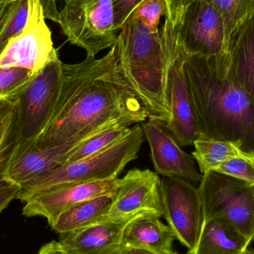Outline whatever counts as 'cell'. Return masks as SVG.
I'll return each instance as SVG.
<instances>
[{
    "label": "cell",
    "mask_w": 254,
    "mask_h": 254,
    "mask_svg": "<svg viewBox=\"0 0 254 254\" xmlns=\"http://www.w3.org/2000/svg\"><path fill=\"white\" fill-rule=\"evenodd\" d=\"M148 119L125 72L119 36L110 52L100 59L86 57L79 64H63L61 84L49 121L23 152L59 146L101 128L128 127Z\"/></svg>",
    "instance_id": "cell-1"
},
{
    "label": "cell",
    "mask_w": 254,
    "mask_h": 254,
    "mask_svg": "<svg viewBox=\"0 0 254 254\" xmlns=\"http://www.w3.org/2000/svg\"><path fill=\"white\" fill-rule=\"evenodd\" d=\"M185 74L200 138L233 140L254 153V98L228 71V53L204 57L187 52Z\"/></svg>",
    "instance_id": "cell-2"
},
{
    "label": "cell",
    "mask_w": 254,
    "mask_h": 254,
    "mask_svg": "<svg viewBox=\"0 0 254 254\" xmlns=\"http://www.w3.org/2000/svg\"><path fill=\"white\" fill-rule=\"evenodd\" d=\"M122 64L148 119L168 124L172 112L166 90L168 53L161 33H152L133 13L119 32Z\"/></svg>",
    "instance_id": "cell-3"
},
{
    "label": "cell",
    "mask_w": 254,
    "mask_h": 254,
    "mask_svg": "<svg viewBox=\"0 0 254 254\" xmlns=\"http://www.w3.org/2000/svg\"><path fill=\"white\" fill-rule=\"evenodd\" d=\"M143 140V128L135 125L127 135L107 149L91 156L65 163L24 184L17 199L25 203L34 195L55 188L115 180L130 161L137 158Z\"/></svg>",
    "instance_id": "cell-4"
},
{
    "label": "cell",
    "mask_w": 254,
    "mask_h": 254,
    "mask_svg": "<svg viewBox=\"0 0 254 254\" xmlns=\"http://www.w3.org/2000/svg\"><path fill=\"white\" fill-rule=\"evenodd\" d=\"M159 31L168 53L166 90L172 119L166 127L181 146H191L201 137L185 74L187 52L176 27L168 19L165 18V22Z\"/></svg>",
    "instance_id": "cell-5"
},
{
    "label": "cell",
    "mask_w": 254,
    "mask_h": 254,
    "mask_svg": "<svg viewBox=\"0 0 254 254\" xmlns=\"http://www.w3.org/2000/svg\"><path fill=\"white\" fill-rule=\"evenodd\" d=\"M204 222L222 218L254 240V186L215 171L203 174L198 188Z\"/></svg>",
    "instance_id": "cell-6"
},
{
    "label": "cell",
    "mask_w": 254,
    "mask_h": 254,
    "mask_svg": "<svg viewBox=\"0 0 254 254\" xmlns=\"http://www.w3.org/2000/svg\"><path fill=\"white\" fill-rule=\"evenodd\" d=\"M58 23L72 45L95 58L111 49L119 34L114 29L112 0H64Z\"/></svg>",
    "instance_id": "cell-7"
},
{
    "label": "cell",
    "mask_w": 254,
    "mask_h": 254,
    "mask_svg": "<svg viewBox=\"0 0 254 254\" xmlns=\"http://www.w3.org/2000/svg\"><path fill=\"white\" fill-rule=\"evenodd\" d=\"M63 64L59 55H55L16 98L21 139L19 155L32 144L49 121L61 84Z\"/></svg>",
    "instance_id": "cell-8"
},
{
    "label": "cell",
    "mask_w": 254,
    "mask_h": 254,
    "mask_svg": "<svg viewBox=\"0 0 254 254\" xmlns=\"http://www.w3.org/2000/svg\"><path fill=\"white\" fill-rule=\"evenodd\" d=\"M40 0H28L26 23L0 54V68H22L37 73L58 55Z\"/></svg>",
    "instance_id": "cell-9"
},
{
    "label": "cell",
    "mask_w": 254,
    "mask_h": 254,
    "mask_svg": "<svg viewBox=\"0 0 254 254\" xmlns=\"http://www.w3.org/2000/svg\"><path fill=\"white\" fill-rule=\"evenodd\" d=\"M164 217L167 225L184 246L192 251L198 243L204 223L198 188L178 177L161 180Z\"/></svg>",
    "instance_id": "cell-10"
},
{
    "label": "cell",
    "mask_w": 254,
    "mask_h": 254,
    "mask_svg": "<svg viewBox=\"0 0 254 254\" xmlns=\"http://www.w3.org/2000/svg\"><path fill=\"white\" fill-rule=\"evenodd\" d=\"M174 26L190 55L213 57L228 53L225 22L220 13L206 0H196L190 4L180 22Z\"/></svg>",
    "instance_id": "cell-11"
},
{
    "label": "cell",
    "mask_w": 254,
    "mask_h": 254,
    "mask_svg": "<svg viewBox=\"0 0 254 254\" xmlns=\"http://www.w3.org/2000/svg\"><path fill=\"white\" fill-rule=\"evenodd\" d=\"M161 180L149 170L134 169L121 179L107 215L101 220H118L151 213L164 216Z\"/></svg>",
    "instance_id": "cell-12"
},
{
    "label": "cell",
    "mask_w": 254,
    "mask_h": 254,
    "mask_svg": "<svg viewBox=\"0 0 254 254\" xmlns=\"http://www.w3.org/2000/svg\"><path fill=\"white\" fill-rule=\"evenodd\" d=\"M121 179L105 182L77 184L51 190L34 195L25 203L22 215L26 217L42 216L50 227L58 216L72 206L103 195L114 197Z\"/></svg>",
    "instance_id": "cell-13"
},
{
    "label": "cell",
    "mask_w": 254,
    "mask_h": 254,
    "mask_svg": "<svg viewBox=\"0 0 254 254\" xmlns=\"http://www.w3.org/2000/svg\"><path fill=\"white\" fill-rule=\"evenodd\" d=\"M142 128L149 143L154 167L158 174L200 183L203 175L197 170L193 157L182 149L164 123L149 119Z\"/></svg>",
    "instance_id": "cell-14"
},
{
    "label": "cell",
    "mask_w": 254,
    "mask_h": 254,
    "mask_svg": "<svg viewBox=\"0 0 254 254\" xmlns=\"http://www.w3.org/2000/svg\"><path fill=\"white\" fill-rule=\"evenodd\" d=\"M110 129L112 128H101L59 146L27 149L21 153L12 164L6 178L22 186L65 164L68 161L70 155L85 141L99 133Z\"/></svg>",
    "instance_id": "cell-15"
},
{
    "label": "cell",
    "mask_w": 254,
    "mask_h": 254,
    "mask_svg": "<svg viewBox=\"0 0 254 254\" xmlns=\"http://www.w3.org/2000/svg\"><path fill=\"white\" fill-rule=\"evenodd\" d=\"M136 217L101 220L82 229L61 234L60 244L69 254H119L125 229Z\"/></svg>",
    "instance_id": "cell-16"
},
{
    "label": "cell",
    "mask_w": 254,
    "mask_h": 254,
    "mask_svg": "<svg viewBox=\"0 0 254 254\" xmlns=\"http://www.w3.org/2000/svg\"><path fill=\"white\" fill-rule=\"evenodd\" d=\"M228 71L231 78L254 98V13L230 37Z\"/></svg>",
    "instance_id": "cell-17"
},
{
    "label": "cell",
    "mask_w": 254,
    "mask_h": 254,
    "mask_svg": "<svg viewBox=\"0 0 254 254\" xmlns=\"http://www.w3.org/2000/svg\"><path fill=\"white\" fill-rule=\"evenodd\" d=\"M160 218L151 213L134 218L125 229L122 246L143 249L153 254H164L173 250L176 237Z\"/></svg>",
    "instance_id": "cell-18"
},
{
    "label": "cell",
    "mask_w": 254,
    "mask_h": 254,
    "mask_svg": "<svg viewBox=\"0 0 254 254\" xmlns=\"http://www.w3.org/2000/svg\"><path fill=\"white\" fill-rule=\"evenodd\" d=\"M252 243L222 218L204 222L195 249L187 254H244Z\"/></svg>",
    "instance_id": "cell-19"
},
{
    "label": "cell",
    "mask_w": 254,
    "mask_h": 254,
    "mask_svg": "<svg viewBox=\"0 0 254 254\" xmlns=\"http://www.w3.org/2000/svg\"><path fill=\"white\" fill-rule=\"evenodd\" d=\"M113 198L110 195H103L78 203L63 212L51 228L63 234L93 225L107 215Z\"/></svg>",
    "instance_id": "cell-20"
},
{
    "label": "cell",
    "mask_w": 254,
    "mask_h": 254,
    "mask_svg": "<svg viewBox=\"0 0 254 254\" xmlns=\"http://www.w3.org/2000/svg\"><path fill=\"white\" fill-rule=\"evenodd\" d=\"M20 145L17 101H0V180L18 158Z\"/></svg>",
    "instance_id": "cell-21"
},
{
    "label": "cell",
    "mask_w": 254,
    "mask_h": 254,
    "mask_svg": "<svg viewBox=\"0 0 254 254\" xmlns=\"http://www.w3.org/2000/svg\"><path fill=\"white\" fill-rule=\"evenodd\" d=\"M192 157L198 163L201 174L216 169L226 161L244 153L243 143L233 140L199 138L193 143Z\"/></svg>",
    "instance_id": "cell-22"
},
{
    "label": "cell",
    "mask_w": 254,
    "mask_h": 254,
    "mask_svg": "<svg viewBox=\"0 0 254 254\" xmlns=\"http://www.w3.org/2000/svg\"><path fill=\"white\" fill-rule=\"evenodd\" d=\"M222 16L229 43L232 33L254 13V0H206Z\"/></svg>",
    "instance_id": "cell-23"
},
{
    "label": "cell",
    "mask_w": 254,
    "mask_h": 254,
    "mask_svg": "<svg viewBox=\"0 0 254 254\" xmlns=\"http://www.w3.org/2000/svg\"><path fill=\"white\" fill-rule=\"evenodd\" d=\"M37 74L27 68H0V101L16 99Z\"/></svg>",
    "instance_id": "cell-24"
},
{
    "label": "cell",
    "mask_w": 254,
    "mask_h": 254,
    "mask_svg": "<svg viewBox=\"0 0 254 254\" xmlns=\"http://www.w3.org/2000/svg\"><path fill=\"white\" fill-rule=\"evenodd\" d=\"M130 131L131 128L128 127H119L99 133L79 146L70 155L67 162H72L95 155L125 137Z\"/></svg>",
    "instance_id": "cell-25"
},
{
    "label": "cell",
    "mask_w": 254,
    "mask_h": 254,
    "mask_svg": "<svg viewBox=\"0 0 254 254\" xmlns=\"http://www.w3.org/2000/svg\"><path fill=\"white\" fill-rule=\"evenodd\" d=\"M132 13L152 33H158L160 19L167 16L168 7L166 0H143Z\"/></svg>",
    "instance_id": "cell-26"
},
{
    "label": "cell",
    "mask_w": 254,
    "mask_h": 254,
    "mask_svg": "<svg viewBox=\"0 0 254 254\" xmlns=\"http://www.w3.org/2000/svg\"><path fill=\"white\" fill-rule=\"evenodd\" d=\"M215 172L240 179L254 186V153L245 152L240 156L221 164Z\"/></svg>",
    "instance_id": "cell-27"
},
{
    "label": "cell",
    "mask_w": 254,
    "mask_h": 254,
    "mask_svg": "<svg viewBox=\"0 0 254 254\" xmlns=\"http://www.w3.org/2000/svg\"><path fill=\"white\" fill-rule=\"evenodd\" d=\"M142 1L143 0H112L114 29L116 32L122 30L127 19Z\"/></svg>",
    "instance_id": "cell-28"
},
{
    "label": "cell",
    "mask_w": 254,
    "mask_h": 254,
    "mask_svg": "<svg viewBox=\"0 0 254 254\" xmlns=\"http://www.w3.org/2000/svg\"><path fill=\"white\" fill-rule=\"evenodd\" d=\"M28 15V0H19L17 8L6 31L7 40L22 32Z\"/></svg>",
    "instance_id": "cell-29"
},
{
    "label": "cell",
    "mask_w": 254,
    "mask_h": 254,
    "mask_svg": "<svg viewBox=\"0 0 254 254\" xmlns=\"http://www.w3.org/2000/svg\"><path fill=\"white\" fill-rule=\"evenodd\" d=\"M19 0L10 2L0 3V54L7 45L6 31L13 14L17 8Z\"/></svg>",
    "instance_id": "cell-30"
},
{
    "label": "cell",
    "mask_w": 254,
    "mask_h": 254,
    "mask_svg": "<svg viewBox=\"0 0 254 254\" xmlns=\"http://www.w3.org/2000/svg\"><path fill=\"white\" fill-rule=\"evenodd\" d=\"M22 191V186L5 178L0 180V213L7 208L10 203L18 196Z\"/></svg>",
    "instance_id": "cell-31"
},
{
    "label": "cell",
    "mask_w": 254,
    "mask_h": 254,
    "mask_svg": "<svg viewBox=\"0 0 254 254\" xmlns=\"http://www.w3.org/2000/svg\"><path fill=\"white\" fill-rule=\"evenodd\" d=\"M195 1L196 0H166L168 7L166 19H168L173 25H177L187 7Z\"/></svg>",
    "instance_id": "cell-32"
},
{
    "label": "cell",
    "mask_w": 254,
    "mask_h": 254,
    "mask_svg": "<svg viewBox=\"0 0 254 254\" xmlns=\"http://www.w3.org/2000/svg\"><path fill=\"white\" fill-rule=\"evenodd\" d=\"M37 254H69L62 247L59 242L52 241L44 245Z\"/></svg>",
    "instance_id": "cell-33"
},
{
    "label": "cell",
    "mask_w": 254,
    "mask_h": 254,
    "mask_svg": "<svg viewBox=\"0 0 254 254\" xmlns=\"http://www.w3.org/2000/svg\"><path fill=\"white\" fill-rule=\"evenodd\" d=\"M119 254H153L147 251L143 250V249H135V248L125 247L122 246L120 252Z\"/></svg>",
    "instance_id": "cell-34"
},
{
    "label": "cell",
    "mask_w": 254,
    "mask_h": 254,
    "mask_svg": "<svg viewBox=\"0 0 254 254\" xmlns=\"http://www.w3.org/2000/svg\"><path fill=\"white\" fill-rule=\"evenodd\" d=\"M244 254H254V250H249V249H248Z\"/></svg>",
    "instance_id": "cell-35"
},
{
    "label": "cell",
    "mask_w": 254,
    "mask_h": 254,
    "mask_svg": "<svg viewBox=\"0 0 254 254\" xmlns=\"http://www.w3.org/2000/svg\"><path fill=\"white\" fill-rule=\"evenodd\" d=\"M13 1H16V0H0V3L10 2Z\"/></svg>",
    "instance_id": "cell-36"
},
{
    "label": "cell",
    "mask_w": 254,
    "mask_h": 254,
    "mask_svg": "<svg viewBox=\"0 0 254 254\" xmlns=\"http://www.w3.org/2000/svg\"><path fill=\"white\" fill-rule=\"evenodd\" d=\"M164 254H178L177 252H174V251L172 250V251H170V252H167V253H165Z\"/></svg>",
    "instance_id": "cell-37"
}]
</instances>
